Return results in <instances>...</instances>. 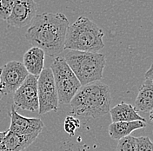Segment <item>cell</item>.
Here are the masks:
<instances>
[{"mask_svg":"<svg viewBox=\"0 0 153 151\" xmlns=\"http://www.w3.org/2000/svg\"><path fill=\"white\" fill-rule=\"evenodd\" d=\"M69 26V20L65 14L45 12L36 15L25 37L33 47L43 50L50 57H56L65 50Z\"/></svg>","mask_w":153,"mask_h":151,"instance_id":"obj_1","label":"cell"},{"mask_svg":"<svg viewBox=\"0 0 153 151\" xmlns=\"http://www.w3.org/2000/svg\"><path fill=\"white\" fill-rule=\"evenodd\" d=\"M111 94L107 84L97 81L82 86L71 101L72 115L98 118L110 113Z\"/></svg>","mask_w":153,"mask_h":151,"instance_id":"obj_2","label":"cell"},{"mask_svg":"<svg viewBox=\"0 0 153 151\" xmlns=\"http://www.w3.org/2000/svg\"><path fill=\"white\" fill-rule=\"evenodd\" d=\"M105 34L94 22L86 17H79L67 30L65 50L97 52L105 47Z\"/></svg>","mask_w":153,"mask_h":151,"instance_id":"obj_3","label":"cell"},{"mask_svg":"<svg viewBox=\"0 0 153 151\" xmlns=\"http://www.w3.org/2000/svg\"><path fill=\"white\" fill-rule=\"evenodd\" d=\"M64 58L82 86L102 79L106 64V57L104 54L70 50Z\"/></svg>","mask_w":153,"mask_h":151,"instance_id":"obj_4","label":"cell"},{"mask_svg":"<svg viewBox=\"0 0 153 151\" xmlns=\"http://www.w3.org/2000/svg\"><path fill=\"white\" fill-rule=\"evenodd\" d=\"M51 70L57 88L59 104H70L74 95L82 87L80 82L64 57H55L51 65Z\"/></svg>","mask_w":153,"mask_h":151,"instance_id":"obj_5","label":"cell"},{"mask_svg":"<svg viewBox=\"0 0 153 151\" xmlns=\"http://www.w3.org/2000/svg\"><path fill=\"white\" fill-rule=\"evenodd\" d=\"M38 114L44 115L58 109V95L51 68L44 69L38 77Z\"/></svg>","mask_w":153,"mask_h":151,"instance_id":"obj_6","label":"cell"},{"mask_svg":"<svg viewBox=\"0 0 153 151\" xmlns=\"http://www.w3.org/2000/svg\"><path fill=\"white\" fill-rule=\"evenodd\" d=\"M23 63L10 61L0 69V95L15 92L28 76Z\"/></svg>","mask_w":153,"mask_h":151,"instance_id":"obj_7","label":"cell"},{"mask_svg":"<svg viewBox=\"0 0 153 151\" xmlns=\"http://www.w3.org/2000/svg\"><path fill=\"white\" fill-rule=\"evenodd\" d=\"M13 104L23 110L38 111V76L30 75L13 94Z\"/></svg>","mask_w":153,"mask_h":151,"instance_id":"obj_8","label":"cell"},{"mask_svg":"<svg viewBox=\"0 0 153 151\" xmlns=\"http://www.w3.org/2000/svg\"><path fill=\"white\" fill-rule=\"evenodd\" d=\"M37 10L38 6L35 0H14L11 13L6 22L12 27H25L36 17Z\"/></svg>","mask_w":153,"mask_h":151,"instance_id":"obj_9","label":"cell"},{"mask_svg":"<svg viewBox=\"0 0 153 151\" xmlns=\"http://www.w3.org/2000/svg\"><path fill=\"white\" fill-rule=\"evenodd\" d=\"M10 125L8 130L20 135H39L42 132L45 124L39 118L25 117L19 115L14 109V105L10 110Z\"/></svg>","mask_w":153,"mask_h":151,"instance_id":"obj_10","label":"cell"},{"mask_svg":"<svg viewBox=\"0 0 153 151\" xmlns=\"http://www.w3.org/2000/svg\"><path fill=\"white\" fill-rule=\"evenodd\" d=\"M45 53L38 47H31L23 57V64L30 75L39 76L45 65Z\"/></svg>","mask_w":153,"mask_h":151,"instance_id":"obj_11","label":"cell"},{"mask_svg":"<svg viewBox=\"0 0 153 151\" xmlns=\"http://www.w3.org/2000/svg\"><path fill=\"white\" fill-rule=\"evenodd\" d=\"M38 135H20L8 130L0 143V151H22L35 142Z\"/></svg>","mask_w":153,"mask_h":151,"instance_id":"obj_12","label":"cell"},{"mask_svg":"<svg viewBox=\"0 0 153 151\" xmlns=\"http://www.w3.org/2000/svg\"><path fill=\"white\" fill-rule=\"evenodd\" d=\"M136 110L147 113L153 109V80L145 78L135 101Z\"/></svg>","mask_w":153,"mask_h":151,"instance_id":"obj_13","label":"cell"},{"mask_svg":"<svg viewBox=\"0 0 153 151\" xmlns=\"http://www.w3.org/2000/svg\"><path fill=\"white\" fill-rule=\"evenodd\" d=\"M110 115L112 123L133 121L145 122V119L138 114L133 106L126 103H120L111 108L110 110Z\"/></svg>","mask_w":153,"mask_h":151,"instance_id":"obj_14","label":"cell"},{"mask_svg":"<svg viewBox=\"0 0 153 151\" xmlns=\"http://www.w3.org/2000/svg\"><path fill=\"white\" fill-rule=\"evenodd\" d=\"M145 127H146V123L143 121L111 123L109 125L108 133L111 139L120 140L124 137L130 135L134 130L143 129Z\"/></svg>","mask_w":153,"mask_h":151,"instance_id":"obj_15","label":"cell"},{"mask_svg":"<svg viewBox=\"0 0 153 151\" xmlns=\"http://www.w3.org/2000/svg\"><path fill=\"white\" fill-rule=\"evenodd\" d=\"M117 151H137L136 137L128 135L118 140Z\"/></svg>","mask_w":153,"mask_h":151,"instance_id":"obj_16","label":"cell"},{"mask_svg":"<svg viewBox=\"0 0 153 151\" xmlns=\"http://www.w3.org/2000/svg\"><path fill=\"white\" fill-rule=\"evenodd\" d=\"M78 128H80V121L72 115H67L64 123V129L65 132L72 136L75 135V132Z\"/></svg>","mask_w":153,"mask_h":151,"instance_id":"obj_17","label":"cell"},{"mask_svg":"<svg viewBox=\"0 0 153 151\" xmlns=\"http://www.w3.org/2000/svg\"><path fill=\"white\" fill-rule=\"evenodd\" d=\"M13 4L14 0H0V19L7 20L11 13Z\"/></svg>","mask_w":153,"mask_h":151,"instance_id":"obj_18","label":"cell"},{"mask_svg":"<svg viewBox=\"0 0 153 151\" xmlns=\"http://www.w3.org/2000/svg\"><path fill=\"white\" fill-rule=\"evenodd\" d=\"M137 151H153V142L147 136L136 137Z\"/></svg>","mask_w":153,"mask_h":151,"instance_id":"obj_19","label":"cell"},{"mask_svg":"<svg viewBox=\"0 0 153 151\" xmlns=\"http://www.w3.org/2000/svg\"><path fill=\"white\" fill-rule=\"evenodd\" d=\"M144 77L153 80V63L151 65V67H150V69L146 71V73L144 75Z\"/></svg>","mask_w":153,"mask_h":151,"instance_id":"obj_20","label":"cell"},{"mask_svg":"<svg viewBox=\"0 0 153 151\" xmlns=\"http://www.w3.org/2000/svg\"><path fill=\"white\" fill-rule=\"evenodd\" d=\"M7 132H8V130H7V131H3V132H0V143H1V142L3 141V139L4 138V136H5V135L7 134Z\"/></svg>","mask_w":153,"mask_h":151,"instance_id":"obj_21","label":"cell"},{"mask_svg":"<svg viewBox=\"0 0 153 151\" xmlns=\"http://www.w3.org/2000/svg\"><path fill=\"white\" fill-rule=\"evenodd\" d=\"M149 117H150V120H151V122L153 123V109L150 111V113H149Z\"/></svg>","mask_w":153,"mask_h":151,"instance_id":"obj_22","label":"cell"}]
</instances>
